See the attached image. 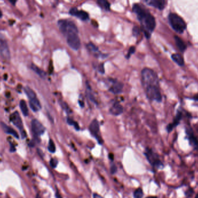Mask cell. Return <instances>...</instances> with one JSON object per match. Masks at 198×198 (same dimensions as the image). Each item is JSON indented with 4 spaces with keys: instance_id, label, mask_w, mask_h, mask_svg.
<instances>
[{
    "instance_id": "18",
    "label": "cell",
    "mask_w": 198,
    "mask_h": 198,
    "mask_svg": "<svg viewBox=\"0 0 198 198\" xmlns=\"http://www.w3.org/2000/svg\"><path fill=\"white\" fill-rule=\"evenodd\" d=\"M171 57H172V60H173L178 66H180V67H183L184 66V64H185L184 60V58L181 54H172Z\"/></svg>"
},
{
    "instance_id": "3",
    "label": "cell",
    "mask_w": 198,
    "mask_h": 198,
    "mask_svg": "<svg viewBox=\"0 0 198 198\" xmlns=\"http://www.w3.org/2000/svg\"><path fill=\"white\" fill-rule=\"evenodd\" d=\"M141 83L145 89L159 86V78L156 72L149 68H145L141 71Z\"/></svg>"
},
{
    "instance_id": "1",
    "label": "cell",
    "mask_w": 198,
    "mask_h": 198,
    "mask_svg": "<svg viewBox=\"0 0 198 198\" xmlns=\"http://www.w3.org/2000/svg\"><path fill=\"white\" fill-rule=\"evenodd\" d=\"M61 33L66 37L68 46L74 50H78L81 47V41L78 36V28L71 21L61 19L57 22Z\"/></svg>"
},
{
    "instance_id": "2",
    "label": "cell",
    "mask_w": 198,
    "mask_h": 198,
    "mask_svg": "<svg viewBox=\"0 0 198 198\" xmlns=\"http://www.w3.org/2000/svg\"><path fill=\"white\" fill-rule=\"evenodd\" d=\"M133 11L136 15L138 20L140 22L141 30L144 32L145 36L149 39L151 33L156 27V21L154 17L138 4L133 5Z\"/></svg>"
},
{
    "instance_id": "29",
    "label": "cell",
    "mask_w": 198,
    "mask_h": 198,
    "mask_svg": "<svg viewBox=\"0 0 198 198\" xmlns=\"http://www.w3.org/2000/svg\"><path fill=\"white\" fill-rule=\"evenodd\" d=\"M194 189L193 188H192V187H189L188 189H187L186 191L184 192V195L186 196V198H190L191 197H192V195H193L194 193Z\"/></svg>"
},
{
    "instance_id": "43",
    "label": "cell",
    "mask_w": 198,
    "mask_h": 198,
    "mask_svg": "<svg viewBox=\"0 0 198 198\" xmlns=\"http://www.w3.org/2000/svg\"><path fill=\"white\" fill-rule=\"evenodd\" d=\"M198 198V193H197V194L196 195V196H195V198Z\"/></svg>"
},
{
    "instance_id": "16",
    "label": "cell",
    "mask_w": 198,
    "mask_h": 198,
    "mask_svg": "<svg viewBox=\"0 0 198 198\" xmlns=\"http://www.w3.org/2000/svg\"><path fill=\"white\" fill-rule=\"evenodd\" d=\"M1 127L3 129V130L4 131L5 133H6L8 134H11L13 136H14L15 138H19V134L18 133L16 132L13 129H12L11 127L8 126L6 124L4 123H1Z\"/></svg>"
},
{
    "instance_id": "20",
    "label": "cell",
    "mask_w": 198,
    "mask_h": 198,
    "mask_svg": "<svg viewBox=\"0 0 198 198\" xmlns=\"http://www.w3.org/2000/svg\"><path fill=\"white\" fill-rule=\"evenodd\" d=\"M87 49L88 50L91 52L92 54H94L95 56H99V54H100V51L99 50V49L96 47L95 45H94L93 43L89 42L86 45Z\"/></svg>"
},
{
    "instance_id": "7",
    "label": "cell",
    "mask_w": 198,
    "mask_h": 198,
    "mask_svg": "<svg viewBox=\"0 0 198 198\" xmlns=\"http://www.w3.org/2000/svg\"><path fill=\"white\" fill-rule=\"evenodd\" d=\"M31 129L33 134L35 136H40L43 134L45 130V127L43 126L42 123L36 119H34L31 120Z\"/></svg>"
},
{
    "instance_id": "21",
    "label": "cell",
    "mask_w": 198,
    "mask_h": 198,
    "mask_svg": "<svg viewBox=\"0 0 198 198\" xmlns=\"http://www.w3.org/2000/svg\"><path fill=\"white\" fill-rule=\"evenodd\" d=\"M31 68L40 77H41L42 78H44L46 77L47 74H46L45 72L44 71H43L42 70H41L40 68H39L38 66H36V65H35L34 64H32L31 65Z\"/></svg>"
},
{
    "instance_id": "23",
    "label": "cell",
    "mask_w": 198,
    "mask_h": 198,
    "mask_svg": "<svg viewBox=\"0 0 198 198\" xmlns=\"http://www.w3.org/2000/svg\"><path fill=\"white\" fill-rule=\"evenodd\" d=\"M24 92L27 95V97H29V100H32L36 98V94L34 92V91L31 88H30L29 86H26L24 88Z\"/></svg>"
},
{
    "instance_id": "26",
    "label": "cell",
    "mask_w": 198,
    "mask_h": 198,
    "mask_svg": "<svg viewBox=\"0 0 198 198\" xmlns=\"http://www.w3.org/2000/svg\"><path fill=\"white\" fill-rule=\"evenodd\" d=\"M48 149L51 153H54L56 151V146L53 140H50L48 144Z\"/></svg>"
},
{
    "instance_id": "41",
    "label": "cell",
    "mask_w": 198,
    "mask_h": 198,
    "mask_svg": "<svg viewBox=\"0 0 198 198\" xmlns=\"http://www.w3.org/2000/svg\"><path fill=\"white\" fill-rule=\"evenodd\" d=\"M146 198H158L156 196H148V197H147Z\"/></svg>"
},
{
    "instance_id": "25",
    "label": "cell",
    "mask_w": 198,
    "mask_h": 198,
    "mask_svg": "<svg viewBox=\"0 0 198 198\" xmlns=\"http://www.w3.org/2000/svg\"><path fill=\"white\" fill-rule=\"evenodd\" d=\"M144 196V192L141 188H138L136 189L133 193L134 198H143Z\"/></svg>"
},
{
    "instance_id": "28",
    "label": "cell",
    "mask_w": 198,
    "mask_h": 198,
    "mask_svg": "<svg viewBox=\"0 0 198 198\" xmlns=\"http://www.w3.org/2000/svg\"><path fill=\"white\" fill-rule=\"evenodd\" d=\"M67 123L69 124L70 125H72V126H74L75 129L77 130H79V125H78V123L75 121L72 120V119H70V118H67Z\"/></svg>"
},
{
    "instance_id": "15",
    "label": "cell",
    "mask_w": 198,
    "mask_h": 198,
    "mask_svg": "<svg viewBox=\"0 0 198 198\" xmlns=\"http://www.w3.org/2000/svg\"><path fill=\"white\" fill-rule=\"evenodd\" d=\"M109 111L113 115L117 116L123 113V108L120 104L116 102L111 107V108H110Z\"/></svg>"
},
{
    "instance_id": "11",
    "label": "cell",
    "mask_w": 198,
    "mask_h": 198,
    "mask_svg": "<svg viewBox=\"0 0 198 198\" xmlns=\"http://www.w3.org/2000/svg\"><path fill=\"white\" fill-rule=\"evenodd\" d=\"M148 5L157 8L159 10L164 9L166 5V0H143Z\"/></svg>"
},
{
    "instance_id": "34",
    "label": "cell",
    "mask_w": 198,
    "mask_h": 198,
    "mask_svg": "<svg viewBox=\"0 0 198 198\" xmlns=\"http://www.w3.org/2000/svg\"><path fill=\"white\" fill-rule=\"evenodd\" d=\"M99 72H101L102 74L104 73V67L102 64H101L99 66Z\"/></svg>"
},
{
    "instance_id": "14",
    "label": "cell",
    "mask_w": 198,
    "mask_h": 198,
    "mask_svg": "<svg viewBox=\"0 0 198 198\" xmlns=\"http://www.w3.org/2000/svg\"><path fill=\"white\" fill-rule=\"evenodd\" d=\"M123 85L122 83L115 81L113 82L111 86L109 88V91L114 94H119L122 92Z\"/></svg>"
},
{
    "instance_id": "13",
    "label": "cell",
    "mask_w": 198,
    "mask_h": 198,
    "mask_svg": "<svg viewBox=\"0 0 198 198\" xmlns=\"http://www.w3.org/2000/svg\"><path fill=\"white\" fill-rule=\"evenodd\" d=\"M0 55L5 60L10 59V52L5 41L0 40Z\"/></svg>"
},
{
    "instance_id": "39",
    "label": "cell",
    "mask_w": 198,
    "mask_h": 198,
    "mask_svg": "<svg viewBox=\"0 0 198 198\" xmlns=\"http://www.w3.org/2000/svg\"><path fill=\"white\" fill-rule=\"evenodd\" d=\"M193 99L194 100H195V101H196V102H198V94L193 96Z\"/></svg>"
},
{
    "instance_id": "42",
    "label": "cell",
    "mask_w": 198,
    "mask_h": 198,
    "mask_svg": "<svg viewBox=\"0 0 198 198\" xmlns=\"http://www.w3.org/2000/svg\"><path fill=\"white\" fill-rule=\"evenodd\" d=\"M2 12H1V9H0V18H2Z\"/></svg>"
},
{
    "instance_id": "30",
    "label": "cell",
    "mask_w": 198,
    "mask_h": 198,
    "mask_svg": "<svg viewBox=\"0 0 198 198\" xmlns=\"http://www.w3.org/2000/svg\"><path fill=\"white\" fill-rule=\"evenodd\" d=\"M58 164V161L56 159L52 158L50 161V165L52 168H56L57 167V165Z\"/></svg>"
},
{
    "instance_id": "36",
    "label": "cell",
    "mask_w": 198,
    "mask_h": 198,
    "mask_svg": "<svg viewBox=\"0 0 198 198\" xmlns=\"http://www.w3.org/2000/svg\"><path fill=\"white\" fill-rule=\"evenodd\" d=\"M93 198H103L101 195L96 193H94L93 195Z\"/></svg>"
},
{
    "instance_id": "40",
    "label": "cell",
    "mask_w": 198,
    "mask_h": 198,
    "mask_svg": "<svg viewBox=\"0 0 198 198\" xmlns=\"http://www.w3.org/2000/svg\"><path fill=\"white\" fill-rule=\"evenodd\" d=\"M79 105L81 107H84V102H83L82 101H79Z\"/></svg>"
},
{
    "instance_id": "22",
    "label": "cell",
    "mask_w": 198,
    "mask_h": 198,
    "mask_svg": "<svg viewBox=\"0 0 198 198\" xmlns=\"http://www.w3.org/2000/svg\"><path fill=\"white\" fill-rule=\"evenodd\" d=\"M98 5L105 11L110 10V4L107 0H97Z\"/></svg>"
},
{
    "instance_id": "8",
    "label": "cell",
    "mask_w": 198,
    "mask_h": 198,
    "mask_svg": "<svg viewBox=\"0 0 198 198\" xmlns=\"http://www.w3.org/2000/svg\"><path fill=\"white\" fill-rule=\"evenodd\" d=\"M89 130L92 134L96 137L97 140L99 143L102 144L103 143L102 138L99 135V133L100 131V126L98 120H93L89 126Z\"/></svg>"
},
{
    "instance_id": "24",
    "label": "cell",
    "mask_w": 198,
    "mask_h": 198,
    "mask_svg": "<svg viewBox=\"0 0 198 198\" xmlns=\"http://www.w3.org/2000/svg\"><path fill=\"white\" fill-rule=\"evenodd\" d=\"M20 108L22 111V113H23L24 116H26L29 115V109L27 107L26 102L23 100H22L20 102Z\"/></svg>"
},
{
    "instance_id": "6",
    "label": "cell",
    "mask_w": 198,
    "mask_h": 198,
    "mask_svg": "<svg viewBox=\"0 0 198 198\" xmlns=\"http://www.w3.org/2000/svg\"><path fill=\"white\" fill-rule=\"evenodd\" d=\"M186 139L189 141V144L195 150L198 151V139L194 134L191 127H186Z\"/></svg>"
},
{
    "instance_id": "27",
    "label": "cell",
    "mask_w": 198,
    "mask_h": 198,
    "mask_svg": "<svg viewBox=\"0 0 198 198\" xmlns=\"http://www.w3.org/2000/svg\"><path fill=\"white\" fill-rule=\"evenodd\" d=\"M60 104L61 107V108H63L66 111L67 113L70 114L71 113V110L70 108L69 107V106H68L67 103H66L64 102L61 101V102H60Z\"/></svg>"
},
{
    "instance_id": "10",
    "label": "cell",
    "mask_w": 198,
    "mask_h": 198,
    "mask_svg": "<svg viewBox=\"0 0 198 198\" xmlns=\"http://www.w3.org/2000/svg\"><path fill=\"white\" fill-rule=\"evenodd\" d=\"M69 13L73 16H75L81 20L85 21L89 19V15L87 12H85L84 11H79L76 8H72L70 10Z\"/></svg>"
},
{
    "instance_id": "9",
    "label": "cell",
    "mask_w": 198,
    "mask_h": 198,
    "mask_svg": "<svg viewBox=\"0 0 198 198\" xmlns=\"http://www.w3.org/2000/svg\"><path fill=\"white\" fill-rule=\"evenodd\" d=\"M10 120L15 126L17 127L21 132H23V122H22V118L20 117V114H19L18 111L14 112L10 116Z\"/></svg>"
},
{
    "instance_id": "4",
    "label": "cell",
    "mask_w": 198,
    "mask_h": 198,
    "mask_svg": "<svg viewBox=\"0 0 198 198\" xmlns=\"http://www.w3.org/2000/svg\"><path fill=\"white\" fill-rule=\"evenodd\" d=\"M168 20L171 26L176 32L182 33L186 29V23L176 13H170L168 15Z\"/></svg>"
},
{
    "instance_id": "5",
    "label": "cell",
    "mask_w": 198,
    "mask_h": 198,
    "mask_svg": "<svg viewBox=\"0 0 198 198\" xmlns=\"http://www.w3.org/2000/svg\"><path fill=\"white\" fill-rule=\"evenodd\" d=\"M144 154L147 161L154 168L162 170L165 168V165L160 159L159 155L150 148H147Z\"/></svg>"
},
{
    "instance_id": "17",
    "label": "cell",
    "mask_w": 198,
    "mask_h": 198,
    "mask_svg": "<svg viewBox=\"0 0 198 198\" xmlns=\"http://www.w3.org/2000/svg\"><path fill=\"white\" fill-rule=\"evenodd\" d=\"M29 104L30 108L34 112L38 111L41 108V105L37 97L32 100H29Z\"/></svg>"
},
{
    "instance_id": "35",
    "label": "cell",
    "mask_w": 198,
    "mask_h": 198,
    "mask_svg": "<svg viewBox=\"0 0 198 198\" xmlns=\"http://www.w3.org/2000/svg\"><path fill=\"white\" fill-rule=\"evenodd\" d=\"M55 195H56V198H63V197L61 196V195H60V193H59L58 190H56V192Z\"/></svg>"
},
{
    "instance_id": "12",
    "label": "cell",
    "mask_w": 198,
    "mask_h": 198,
    "mask_svg": "<svg viewBox=\"0 0 198 198\" xmlns=\"http://www.w3.org/2000/svg\"><path fill=\"white\" fill-rule=\"evenodd\" d=\"M182 118V113L181 111H177V113L173 122L169 123L166 127V129L168 133L172 132L174 128L180 124V120H181Z\"/></svg>"
},
{
    "instance_id": "33",
    "label": "cell",
    "mask_w": 198,
    "mask_h": 198,
    "mask_svg": "<svg viewBox=\"0 0 198 198\" xmlns=\"http://www.w3.org/2000/svg\"><path fill=\"white\" fill-rule=\"evenodd\" d=\"M135 50H136V49H135V47H130V49H129V52H128L127 58H129L131 54H133L134 53Z\"/></svg>"
},
{
    "instance_id": "38",
    "label": "cell",
    "mask_w": 198,
    "mask_h": 198,
    "mask_svg": "<svg viewBox=\"0 0 198 198\" xmlns=\"http://www.w3.org/2000/svg\"><path fill=\"white\" fill-rule=\"evenodd\" d=\"M9 1L11 2V3L13 5H15V4H16V2L17 1V0H9Z\"/></svg>"
},
{
    "instance_id": "32",
    "label": "cell",
    "mask_w": 198,
    "mask_h": 198,
    "mask_svg": "<svg viewBox=\"0 0 198 198\" xmlns=\"http://www.w3.org/2000/svg\"><path fill=\"white\" fill-rule=\"evenodd\" d=\"M117 172V167L115 165H112L111 166V174H115Z\"/></svg>"
},
{
    "instance_id": "19",
    "label": "cell",
    "mask_w": 198,
    "mask_h": 198,
    "mask_svg": "<svg viewBox=\"0 0 198 198\" xmlns=\"http://www.w3.org/2000/svg\"><path fill=\"white\" fill-rule=\"evenodd\" d=\"M174 40L177 48H179V49L181 52H184L187 48L186 44L180 38V37L177 36H174Z\"/></svg>"
},
{
    "instance_id": "31",
    "label": "cell",
    "mask_w": 198,
    "mask_h": 198,
    "mask_svg": "<svg viewBox=\"0 0 198 198\" xmlns=\"http://www.w3.org/2000/svg\"><path fill=\"white\" fill-rule=\"evenodd\" d=\"M133 34L135 36H137L140 35V29L138 28V27H137V26L134 27V28L133 29Z\"/></svg>"
},
{
    "instance_id": "37",
    "label": "cell",
    "mask_w": 198,
    "mask_h": 198,
    "mask_svg": "<svg viewBox=\"0 0 198 198\" xmlns=\"http://www.w3.org/2000/svg\"><path fill=\"white\" fill-rule=\"evenodd\" d=\"M108 158L111 161H113L114 160V155L113 154H109L108 155Z\"/></svg>"
}]
</instances>
